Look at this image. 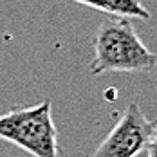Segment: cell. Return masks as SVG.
<instances>
[{
    "label": "cell",
    "mask_w": 157,
    "mask_h": 157,
    "mask_svg": "<svg viewBox=\"0 0 157 157\" xmlns=\"http://www.w3.org/2000/svg\"><path fill=\"white\" fill-rule=\"evenodd\" d=\"M0 139L25 150L33 157H60L52 103L44 99L31 107L4 112L0 116Z\"/></svg>",
    "instance_id": "2"
},
{
    "label": "cell",
    "mask_w": 157,
    "mask_h": 157,
    "mask_svg": "<svg viewBox=\"0 0 157 157\" xmlns=\"http://www.w3.org/2000/svg\"><path fill=\"white\" fill-rule=\"evenodd\" d=\"M144 152L148 154V157H157V117L155 121H152V136Z\"/></svg>",
    "instance_id": "5"
},
{
    "label": "cell",
    "mask_w": 157,
    "mask_h": 157,
    "mask_svg": "<svg viewBox=\"0 0 157 157\" xmlns=\"http://www.w3.org/2000/svg\"><path fill=\"white\" fill-rule=\"evenodd\" d=\"M152 136V121L137 103H130L98 144L92 157H137L146 150Z\"/></svg>",
    "instance_id": "3"
},
{
    "label": "cell",
    "mask_w": 157,
    "mask_h": 157,
    "mask_svg": "<svg viewBox=\"0 0 157 157\" xmlns=\"http://www.w3.org/2000/svg\"><path fill=\"white\" fill-rule=\"evenodd\" d=\"M94 56L89 65L94 76L105 72L144 74L157 67V56L144 45L130 18H107L92 38Z\"/></svg>",
    "instance_id": "1"
},
{
    "label": "cell",
    "mask_w": 157,
    "mask_h": 157,
    "mask_svg": "<svg viewBox=\"0 0 157 157\" xmlns=\"http://www.w3.org/2000/svg\"><path fill=\"white\" fill-rule=\"evenodd\" d=\"M81 6L92 7L114 18H139L150 20V11L141 4V0H71Z\"/></svg>",
    "instance_id": "4"
}]
</instances>
